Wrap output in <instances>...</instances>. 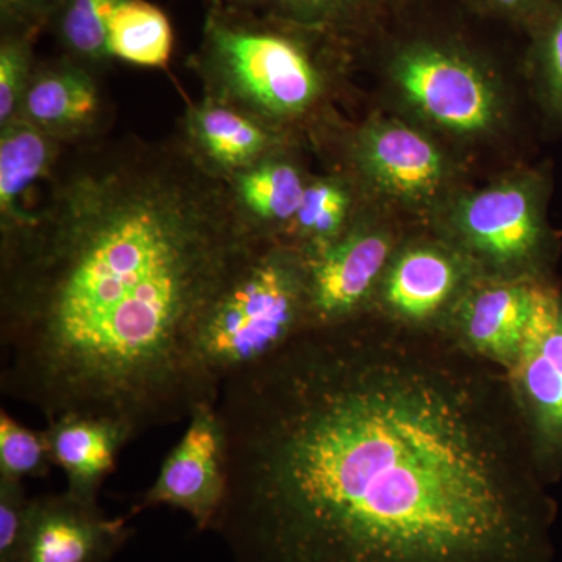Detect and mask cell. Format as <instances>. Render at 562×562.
I'll list each match as a JSON object with an SVG mask.
<instances>
[{
  "label": "cell",
  "mask_w": 562,
  "mask_h": 562,
  "mask_svg": "<svg viewBox=\"0 0 562 562\" xmlns=\"http://www.w3.org/2000/svg\"><path fill=\"white\" fill-rule=\"evenodd\" d=\"M60 140L20 116L0 127V243L35 221L32 192L52 176Z\"/></svg>",
  "instance_id": "e0dca14e"
},
{
  "label": "cell",
  "mask_w": 562,
  "mask_h": 562,
  "mask_svg": "<svg viewBox=\"0 0 562 562\" xmlns=\"http://www.w3.org/2000/svg\"><path fill=\"white\" fill-rule=\"evenodd\" d=\"M225 5L250 11H271L276 0H220Z\"/></svg>",
  "instance_id": "f1b7e54d"
},
{
  "label": "cell",
  "mask_w": 562,
  "mask_h": 562,
  "mask_svg": "<svg viewBox=\"0 0 562 562\" xmlns=\"http://www.w3.org/2000/svg\"><path fill=\"white\" fill-rule=\"evenodd\" d=\"M536 457L550 484L562 479V286L542 288L522 349L508 369Z\"/></svg>",
  "instance_id": "ba28073f"
},
{
  "label": "cell",
  "mask_w": 562,
  "mask_h": 562,
  "mask_svg": "<svg viewBox=\"0 0 562 562\" xmlns=\"http://www.w3.org/2000/svg\"><path fill=\"white\" fill-rule=\"evenodd\" d=\"M398 249L387 225L355 217L339 241L305 258L308 328L330 327L372 313L376 292Z\"/></svg>",
  "instance_id": "9c48e42d"
},
{
  "label": "cell",
  "mask_w": 562,
  "mask_h": 562,
  "mask_svg": "<svg viewBox=\"0 0 562 562\" xmlns=\"http://www.w3.org/2000/svg\"><path fill=\"white\" fill-rule=\"evenodd\" d=\"M227 494V443L216 403L195 406L154 484L133 514L157 506L180 509L198 530L213 528Z\"/></svg>",
  "instance_id": "8fae6325"
},
{
  "label": "cell",
  "mask_w": 562,
  "mask_h": 562,
  "mask_svg": "<svg viewBox=\"0 0 562 562\" xmlns=\"http://www.w3.org/2000/svg\"><path fill=\"white\" fill-rule=\"evenodd\" d=\"M384 7L398 5V3L409 2V0H380Z\"/></svg>",
  "instance_id": "f546056e"
},
{
  "label": "cell",
  "mask_w": 562,
  "mask_h": 562,
  "mask_svg": "<svg viewBox=\"0 0 562 562\" xmlns=\"http://www.w3.org/2000/svg\"><path fill=\"white\" fill-rule=\"evenodd\" d=\"M280 136L249 114L205 98L184 113L181 138L211 172L231 179L281 150Z\"/></svg>",
  "instance_id": "5bb4252c"
},
{
  "label": "cell",
  "mask_w": 562,
  "mask_h": 562,
  "mask_svg": "<svg viewBox=\"0 0 562 562\" xmlns=\"http://www.w3.org/2000/svg\"><path fill=\"white\" fill-rule=\"evenodd\" d=\"M349 155L361 183L386 205L439 213L452 199V162L431 136L405 122H368L355 133Z\"/></svg>",
  "instance_id": "52a82bcc"
},
{
  "label": "cell",
  "mask_w": 562,
  "mask_h": 562,
  "mask_svg": "<svg viewBox=\"0 0 562 562\" xmlns=\"http://www.w3.org/2000/svg\"><path fill=\"white\" fill-rule=\"evenodd\" d=\"M331 33L302 27L271 11L211 0L194 63L206 98L280 132L316 109L325 92L324 58Z\"/></svg>",
  "instance_id": "3957f363"
},
{
  "label": "cell",
  "mask_w": 562,
  "mask_h": 562,
  "mask_svg": "<svg viewBox=\"0 0 562 562\" xmlns=\"http://www.w3.org/2000/svg\"><path fill=\"white\" fill-rule=\"evenodd\" d=\"M227 180L243 220L260 239L283 238L310 181L281 150Z\"/></svg>",
  "instance_id": "ac0fdd59"
},
{
  "label": "cell",
  "mask_w": 562,
  "mask_h": 562,
  "mask_svg": "<svg viewBox=\"0 0 562 562\" xmlns=\"http://www.w3.org/2000/svg\"><path fill=\"white\" fill-rule=\"evenodd\" d=\"M49 446L43 431L32 430L0 412V476L18 480L43 479L50 472Z\"/></svg>",
  "instance_id": "cb8c5ba5"
},
{
  "label": "cell",
  "mask_w": 562,
  "mask_h": 562,
  "mask_svg": "<svg viewBox=\"0 0 562 562\" xmlns=\"http://www.w3.org/2000/svg\"><path fill=\"white\" fill-rule=\"evenodd\" d=\"M61 0H0V31L36 38L49 29Z\"/></svg>",
  "instance_id": "4316f807"
},
{
  "label": "cell",
  "mask_w": 562,
  "mask_h": 562,
  "mask_svg": "<svg viewBox=\"0 0 562 562\" xmlns=\"http://www.w3.org/2000/svg\"><path fill=\"white\" fill-rule=\"evenodd\" d=\"M549 173L522 169L454 195L438 213L443 241L487 279L554 280L560 238L549 222Z\"/></svg>",
  "instance_id": "5b68a950"
},
{
  "label": "cell",
  "mask_w": 562,
  "mask_h": 562,
  "mask_svg": "<svg viewBox=\"0 0 562 562\" xmlns=\"http://www.w3.org/2000/svg\"><path fill=\"white\" fill-rule=\"evenodd\" d=\"M553 280L476 277L450 313L443 330L465 349L508 371L542 288Z\"/></svg>",
  "instance_id": "4fadbf2b"
},
{
  "label": "cell",
  "mask_w": 562,
  "mask_h": 562,
  "mask_svg": "<svg viewBox=\"0 0 562 562\" xmlns=\"http://www.w3.org/2000/svg\"><path fill=\"white\" fill-rule=\"evenodd\" d=\"M132 535L127 517L111 519L98 503L43 495L29 505L16 562H110Z\"/></svg>",
  "instance_id": "7c38bea8"
},
{
  "label": "cell",
  "mask_w": 562,
  "mask_h": 562,
  "mask_svg": "<svg viewBox=\"0 0 562 562\" xmlns=\"http://www.w3.org/2000/svg\"><path fill=\"white\" fill-rule=\"evenodd\" d=\"M101 111L94 70L63 55L58 60L36 65L21 116L61 143L88 135Z\"/></svg>",
  "instance_id": "2e32d148"
},
{
  "label": "cell",
  "mask_w": 562,
  "mask_h": 562,
  "mask_svg": "<svg viewBox=\"0 0 562 562\" xmlns=\"http://www.w3.org/2000/svg\"><path fill=\"white\" fill-rule=\"evenodd\" d=\"M52 462L66 476V492L77 501L98 503L116 458L135 436L120 422L90 414H65L44 428Z\"/></svg>",
  "instance_id": "9a60e30c"
},
{
  "label": "cell",
  "mask_w": 562,
  "mask_h": 562,
  "mask_svg": "<svg viewBox=\"0 0 562 562\" xmlns=\"http://www.w3.org/2000/svg\"><path fill=\"white\" fill-rule=\"evenodd\" d=\"M353 191L342 177L310 180L302 203L280 241L314 258L339 241L355 221Z\"/></svg>",
  "instance_id": "d6986e66"
},
{
  "label": "cell",
  "mask_w": 562,
  "mask_h": 562,
  "mask_svg": "<svg viewBox=\"0 0 562 562\" xmlns=\"http://www.w3.org/2000/svg\"><path fill=\"white\" fill-rule=\"evenodd\" d=\"M472 10L492 20H501L522 29L528 35L549 13L553 0H465Z\"/></svg>",
  "instance_id": "83f0119b"
},
{
  "label": "cell",
  "mask_w": 562,
  "mask_h": 562,
  "mask_svg": "<svg viewBox=\"0 0 562 562\" xmlns=\"http://www.w3.org/2000/svg\"><path fill=\"white\" fill-rule=\"evenodd\" d=\"M528 36L527 72L536 102L547 124L562 132V0H553Z\"/></svg>",
  "instance_id": "7402d4cb"
},
{
  "label": "cell",
  "mask_w": 562,
  "mask_h": 562,
  "mask_svg": "<svg viewBox=\"0 0 562 562\" xmlns=\"http://www.w3.org/2000/svg\"><path fill=\"white\" fill-rule=\"evenodd\" d=\"M262 239L183 138L99 144L54 169L35 221L0 243V390L46 422L132 435L216 403L195 361L210 303Z\"/></svg>",
  "instance_id": "7a4b0ae2"
},
{
  "label": "cell",
  "mask_w": 562,
  "mask_h": 562,
  "mask_svg": "<svg viewBox=\"0 0 562 562\" xmlns=\"http://www.w3.org/2000/svg\"><path fill=\"white\" fill-rule=\"evenodd\" d=\"M33 43V36L16 33H2L0 38V127L21 116L36 68Z\"/></svg>",
  "instance_id": "d4e9b609"
},
{
  "label": "cell",
  "mask_w": 562,
  "mask_h": 562,
  "mask_svg": "<svg viewBox=\"0 0 562 562\" xmlns=\"http://www.w3.org/2000/svg\"><path fill=\"white\" fill-rule=\"evenodd\" d=\"M109 44L117 60L143 68H168L173 52L171 20L149 0H125L111 18Z\"/></svg>",
  "instance_id": "ffe728a7"
},
{
  "label": "cell",
  "mask_w": 562,
  "mask_h": 562,
  "mask_svg": "<svg viewBox=\"0 0 562 562\" xmlns=\"http://www.w3.org/2000/svg\"><path fill=\"white\" fill-rule=\"evenodd\" d=\"M387 76L398 98L436 131L490 136L505 117L497 77L461 41L416 35L391 44Z\"/></svg>",
  "instance_id": "8992f818"
},
{
  "label": "cell",
  "mask_w": 562,
  "mask_h": 562,
  "mask_svg": "<svg viewBox=\"0 0 562 562\" xmlns=\"http://www.w3.org/2000/svg\"><path fill=\"white\" fill-rule=\"evenodd\" d=\"M233 562H552L558 505L508 372L369 313L221 384Z\"/></svg>",
  "instance_id": "6da1fadb"
},
{
  "label": "cell",
  "mask_w": 562,
  "mask_h": 562,
  "mask_svg": "<svg viewBox=\"0 0 562 562\" xmlns=\"http://www.w3.org/2000/svg\"><path fill=\"white\" fill-rule=\"evenodd\" d=\"M31 498L24 482L0 476V562H16L20 557Z\"/></svg>",
  "instance_id": "484cf974"
},
{
  "label": "cell",
  "mask_w": 562,
  "mask_h": 562,
  "mask_svg": "<svg viewBox=\"0 0 562 562\" xmlns=\"http://www.w3.org/2000/svg\"><path fill=\"white\" fill-rule=\"evenodd\" d=\"M384 5L380 0H276L271 13L302 27L344 38L375 24Z\"/></svg>",
  "instance_id": "603a6c76"
},
{
  "label": "cell",
  "mask_w": 562,
  "mask_h": 562,
  "mask_svg": "<svg viewBox=\"0 0 562 562\" xmlns=\"http://www.w3.org/2000/svg\"><path fill=\"white\" fill-rule=\"evenodd\" d=\"M476 277L471 262L442 238L398 246L372 313L409 327L443 330L454 305Z\"/></svg>",
  "instance_id": "30bf717a"
},
{
  "label": "cell",
  "mask_w": 562,
  "mask_h": 562,
  "mask_svg": "<svg viewBox=\"0 0 562 562\" xmlns=\"http://www.w3.org/2000/svg\"><path fill=\"white\" fill-rule=\"evenodd\" d=\"M125 0H61L49 25L66 57L94 70L114 60L109 31L114 11Z\"/></svg>",
  "instance_id": "44dd1931"
},
{
  "label": "cell",
  "mask_w": 562,
  "mask_h": 562,
  "mask_svg": "<svg viewBox=\"0 0 562 562\" xmlns=\"http://www.w3.org/2000/svg\"><path fill=\"white\" fill-rule=\"evenodd\" d=\"M308 328L305 258L262 239L210 303L195 336V361L214 397L221 384L279 353Z\"/></svg>",
  "instance_id": "277c9868"
}]
</instances>
